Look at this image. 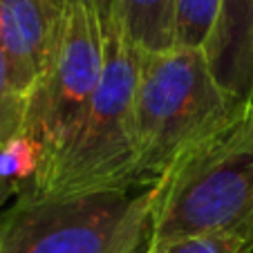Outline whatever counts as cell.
<instances>
[{
  "instance_id": "obj_5",
  "label": "cell",
  "mask_w": 253,
  "mask_h": 253,
  "mask_svg": "<svg viewBox=\"0 0 253 253\" xmlns=\"http://www.w3.org/2000/svg\"><path fill=\"white\" fill-rule=\"evenodd\" d=\"M101 74L103 25L87 0H74L63 9L45 70L27 94L23 132L32 134L49 159L81 124Z\"/></svg>"
},
{
  "instance_id": "obj_16",
  "label": "cell",
  "mask_w": 253,
  "mask_h": 253,
  "mask_svg": "<svg viewBox=\"0 0 253 253\" xmlns=\"http://www.w3.org/2000/svg\"><path fill=\"white\" fill-rule=\"evenodd\" d=\"M251 105H253V101H251Z\"/></svg>"
},
{
  "instance_id": "obj_13",
  "label": "cell",
  "mask_w": 253,
  "mask_h": 253,
  "mask_svg": "<svg viewBox=\"0 0 253 253\" xmlns=\"http://www.w3.org/2000/svg\"><path fill=\"white\" fill-rule=\"evenodd\" d=\"M9 202H11V197L7 195V191H5V188L0 186V209H5V206L9 204Z\"/></svg>"
},
{
  "instance_id": "obj_15",
  "label": "cell",
  "mask_w": 253,
  "mask_h": 253,
  "mask_svg": "<svg viewBox=\"0 0 253 253\" xmlns=\"http://www.w3.org/2000/svg\"><path fill=\"white\" fill-rule=\"evenodd\" d=\"M148 242H150V240H148ZM146 249H148V244H143L141 249H137V251H132V253H146Z\"/></svg>"
},
{
  "instance_id": "obj_1",
  "label": "cell",
  "mask_w": 253,
  "mask_h": 253,
  "mask_svg": "<svg viewBox=\"0 0 253 253\" xmlns=\"http://www.w3.org/2000/svg\"><path fill=\"white\" fill-rule=\"evenodd\" d=\"M211 233L253 238L251 103L153 184L150 242Z\"/></svg>"
},
{
  "instance_id": "obj_8",
  "label": "cell",
  "mask_w": 253,
  "mask_h": 253,
  "mask_svg": "<svg viewBox=\"0 0 253 253\" xmlns=\"http://www.w3.org/2000/svg\"><path fill=\"white\" fill-rule=\"evenodd\" d=\"M179 0H117L115 20L139 52H166L177 47Z\"/></svg>"
},
{
  "instance_id": "obj_14",
  "label": "cell",
  "mask_w": 253,
  "mask_h": 253,
  "mask_svg": "<svg viewBox=\"0 0 253 253\" xmlns=\"http://www.w3.org/2000/svg\"><path fill=\"white\" fill-rule=\"evenodd\" d=\"M54 2H56V5L61 7V9H65L67 5H72V2H74V0H54Z\"/></svg>"
},
{
  "instance_id": "obj_11",
  "label": "cell",
  "mask_w": 253,
  "mask_h": 253,
  "mask_svg": "<svg viewBox=\"0 0 253 253\" xmlns=\"http://www.w3.org/2000/svg\"><path fill=\"white\" fill-rule=\"evenodd\" d=\"M27 119V94L18 87L9 61L0 47V143L23 132Z\"/></svg>"
},
{
  "instance_id": "obj_6",
  "label": "cell",
  "mask_w": 253,
  "mask_h": 253,
  "mask_svg": "<svg viewBox=\"0 0 253 253\" xmlns=\"http://www.w3.org/2000/svg\"><path fill=\"white\" fill-rule=\"evenodd\" d=\"M61 14L54 0H0V47L25 94L43 74Z\"/></svg>"
},
{
  "instance_id": "obj_4",
  "label": "cell",
  "mask_w": 253,
  "mask_h": 253,
  "mask_svg": "<svg viewBox=\"0 0 253 253\" xmlns=\"http://www.w3.org/2000/svg\"><path fill=\"white\" fill-rule=\"evenodd\" d=\"M153 186L25 195L0 217V253H132L150 240Z\"/></svg>"
},
{
  "instance_id": "obj_7",
  "label": "cell",
  "mask_w": 253,
  "mask_h": 253,
  "mask_svg": "<svg viewBox=\"0 0 253 253\" xmlns=\"http://www.w3.org/2000/svg\"><path fill=\"white\" fill-rule=\"evenodd\" d=\"M213 74L235 99L253 101V0H222L206 43Z\"/></svg>"
},
{
  "instance_id": "obj_9",
  "label": "cell",
  "mask_w": 253,
  "mask_h": 253,
  "mask_svg": "<svg viewBox=\"0 0 253 253\" xmlns=\"http://www.w3.org/2000/svg\"><path fill=\"white\" fill-rule=\"evenodd\" d=\"M222 0H179L177 5V45L206 47Z\"/></svg>"
},
{
  "instance_id": "obj_12",
  "label": "cell",
  "mask_w": 253,
  "mask_h": 253,
  "mask_svg": "<svg viewBox=\"0 0 253 253\" xmlns=\"http://www.w3.org/2000/svg\"><path fill=\"white\" fill-rule=\"evenodd\" d=\"M92 7H94L96 16H99L101 25L110 23L115 18V9H117V0H87Z\"/></svg>"
},
{
  "instance_id": "obj_10",
  "label": "cell",
  "mask_w": 253,
  "mask_h": 253,
  "mask_svg": "<svg viewBox=\"0 0 253 253\" xmlns=\"http://www.w3.org/2000/svg\"><path fill=\"white\" fill-rule=\"evenodd\" d=\"M253 238L233 233L179 235L159 242H148L146 253H251Z\"/></svg>"
},
{
  "instance_id": "obj_17",
  "label": "cell",
  "mask_w": 253,
  "mask_h": 253,
  "mask_svg": "<svg viewBox=\"0 0 253 253\" xmlns=\"http://www.w3.org/2000/svg\"><path fill=\"white\" fill-rule=\"evenodd\" d=\"M251 253H253V251H251Z\"/></svg>"
},
{
  "instance_id": "obj_2",
  "label": "cell",
  "mask_w": 253,
  "mask_h": 253,
  "mask_svg": "<svg viewBox=\"0 0 253 253\" xmlns=\"http://www.w3.org/2000/svg\"><path fill=\"white\" fill-rule=\"evenodd\" d=\"M137 65L139 49L112 18L103 25V74L94 96L70 141L49 159L34 195L72 197L148 186L139 168Z\"/></svg>"
},
{
  "instance_id": "obj_3",
  "label": "cell",
  "mask_w": 253,
  "mask_h": 253,
  "mask_svg": "<svg viewBox=\"0 0 253 253\" xmlns=\"http://www.w3.org/2000/svg\"><path fill=\"white\" fill-rule=\"evenodd\" d=\"M247 105L217 81L204 47L139 52L134 112L143 184L153 186L179 155Z\"/></svg>"
}]
</instances>
